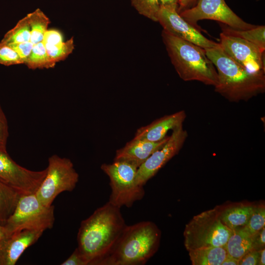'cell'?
Wrapping results in <instances>:
<instances>
[{"label": "cell", "mask_w": 265, "mask_h": 265, "mask_svg": "<svg viewBox=\"0 0 265 265\" xmlns=\"http://www.w3.org/2000/svg\"><path fill=\"white\" fill-rule=\"evenodd\" d=\"M126 226L120 208L109 202L81 221L77 235V248L88 265H100Z\"/></svg>", "instance_id": "6da1fadb"}, {"label": "cell", "mask_w": 265, "mask_h": 265, "mask_svg": "<svg viewBox=\"0 0 265 265\" xmlns=\"http://www.w3.org/2000/svg\"><path fill=\"white\" fill-rule=\"evenodd\" d=\"M217 69L214 90L231 102L247 101L265 91L264 72L247 70L230 57L219 46L205 49Z\"/></svg>", "instance_id": "7a4b0ae2"}, {"label": "cell", "mask_w": 265, "mask_h": 265, "mask_svg": "<svg viewBox=\"0 0 265 265\" xmlns=\"http://www.w3.org/2000/svg\"><path fill=\"white\" fill-rule=\"evenodd\" d=\"M161 232L149 221L127 225L100 265H142L157 252Z\"/></svg>", "instance_id": "3957f363"}, {"label": "cell", "mask_w": 265, "mask_h": 265, "mask_svg": "<svg viewBox=\"0 0 265 265\" xmlns=\"http://www.w3.org/2000/svg\"><path fill=\"white\" fill-rule=\"evenodd\" d=\"M161 36L171 63L181 79L213 86L217 84V71L204 49L164 30Z\"/></svg>", "instance_id": "277c9868"}, {"label": "cell", "mask_w": 265, "mask_h": 265, "mask_svg": "<svg viewBox=\"0 0 265 265\" xmlns=\"http://www.w3.org/2000/svg\"><path fill=\"white\" fill-rule=\"evenodd\" d=\"M232 232L222 221L217 206L194 216L186 225L184 245L187 251L224 246Z\"/></svg>", "instance_id": "5b68a950"}, {"label": "cell", "mask_w": 265, "mask_h": 265, "mask_svg": "<svg viewBox=\"0 0 265 265\" xmlns=\"http://www.w3.org/2000/svg\"><path fill=\"white\" fill-rule=\"evenodd\" d=\"M54 207L46 206L35 193L21 196L16 208L4 225L8 237L24 230L45 231L53 228Z\"/></svg>", "instance_id": "8992f818"}, {"label": "cell", "mask_w": 265, "mask_h": 265, "mask_svg": "<svg viewBox=\"0 0 265 265\" xmlns=\"http://www.w3.org/2000/svg\"><path fill=\"white\" fill-rule=\"evenodd\" d=\"M101 169L110 180L111 192L108 202L111 204L120 208H130L144 196V186L135 181L136 166L125 161L114 160L112 163L102 164Z\"/></svg>", "instance_id": "52a82bcc"}, {"label": "cell", "mask_w": 265, "mask_h": 265, "mask_svg": "<svg viewBox=\"0 0 265 265\" xmlns=\"http://www.w3.org/2000/svg\"><path fill=\"white\" fill-rule=\"evenodd\" d=\"M47 169L46 175L35 194L43 205L50 206L60 193L74 189L79 176L69 159L57 155L49 158Z\"/></svg>", "instance_id": "ba28073f"}, {"label": "cell", "mask_w": 265, "mask_h": 265, "mask_svg": "<svg viewBox=\"0 0 265 265\" xmlns=\"http://www.w3.org/2000/svg\"><path fill=\"white\" fill-rule=\"evenodd\" d=\"M179 14L188 23L199 29L197 22L204 19L216 21L237 29H249L257 26L241 19L224 0H198L193 7Z\"/></svg>", "instance_id": "9c48e42d"}, {"label": "cell", "mask_w": 265, "mask_h": 265, "mask_svg": "<svg viewBox=\"0 0 265 265\" xmlns=\"http://www.w3.org/2000/svg\"><path fill=\"white\" fill-rule=\"evenodd\" d=\"M47 172V168L40 171L26 169L14 161L7 152L0 151V181L21 196L35 193Z\"/></svg>", "instance_id": "30bf717a"}, {"label": "cell", "mask_w": 265, "mask_h": 265, "mask_svg": "<svg viewBox=\"0 0 265 265\" xmlns=\"http://www.w3.org/2000/svg\"><path fill=\"white\" fill-rule=\"evenodd\" d=\"M172 133L160 148L155 151L137 169L135 181L137 184L144 186L146 183L173 157L183 146L187 136L186 131L181 126Z\"/></svg>", "instance_id": "8fae6325"}, {"label": "cell", "mask_w": 265, "mask_h": 265, "mask_svg": "<svg viewBox=\"0 0 265 265\" xmlns=\"http://www.w3.org/2000/svg\"><path fill=\"white\" fill-rule=\"evenodd\" d=\"M177 6L160 5L158 22L163 30L184 40L190 42L204 49L216 48L219 43L205 37L199 28L186 21L177 12Z\"/></svg>", "instance_id": "7c38bea8"}, {"label": "cell", "mask_w": 265, "mask_h": 265, "mask_svg": "<svg viewBox=\"0 0 265 265\" xmlns=\"http://www.w3.org/2000/svg\"><path fill=\"white\" fill-rule=\"evenodd\" d=\"M221 48L233 60L254 72H265V51L254 44L233 36L220 34Z\"/></svg>", "instance_id": "4fadbf2b"}, {"label": "cell", "mask_w": 265, "mask_h": 265, "mask_svg": "<svg viewBox=\"0 0 265 265\" xmlns=\"http://www.w3.org/2000/svg\"><path fill=\"white\" fill-rule=\"evenodd\" d=\"M43 232L24 230L8 237L0 244V265H14L24 252L34 244Z\"/></svg>", "instance_id": "5bb4252c"}, {"label": "cell", "mask_w": 265, "mask_h": 265, "mask_svg": "<svg viewBox=\"0 0 265 265\" xmlns=\"http://www.w3.org/2000/svg\"><path fill=\"white\" fill-rule=\"evenodd\" d=\"M186 116V113L183 110L164 115L138 129L134 138L152 142L161 141L166 136L169 130H173L183 126Z\"/></svg>", "instance_id": "9a60e30c"}, {"label": "cell", "mask_w": 265, "mask_h": 265, "mask_svg": "<svg viewBox=\"0 0 265 265\" xmlns=\"http://www.w3.org/2000/svg\"><path fill=\"white\" fill-rule=\"evenodd\" d=\"M166 136L161 141L152 142L134 138L116 151L114 160L128 162L139 167L156 150L167 141Z\"/></svg>", "instance_id": "2e32d148"}, {"label": "cell", "mask_w": 265, "mask_h": 265, "mask_svg": "<svg viewBox=\"0 0 265 265\" xmlns=\"http://www.w3.org/2000/svg\"><path fill=\"white\" fill-rule=\"evenodd\" d=\"M255 205L238 203L218 206L220 217L231 230L244 227L247 224Z\"/></svg>", "instance_id": "e0dca14e"}, {"label": "cell", "mask_w": 265, "mask_h": 265, "mask_svg": "<svg viewBox=\"0 0 265 265\" xmlns=\"http://www.w3.org/2000/svg\"><path fill=\"white\" fill-rule=\"evenodd\" d=\"M228 255L239 260L253 249V235L244 227L232 230L225 245Z\"/></svg>", "instance_id": "ac0fdd59"}, {"label": "cell", "mask_w": 265, "mask_h": 265, "mask_svg": "<svg viewBox=\"0 0 265 265\" xmlns=\"http://www.w3.org/2000/svg\"><path fill=\"white\" fill-rule=\"evenodd\" d=\"M188 252L192 265H221L228 256L225 245L198 248Z\"/></svg>", "instance_id": "d6986e66"}, {"label": "cell", "mask_w": 265, "mask_h": 265, "mask_svg": "<svg viewBox=\"0 0 265 265\" xmlns=\"http://www.w3.org/2000/svg\"><path fill=\"white\" fill-rule=\"evenodd\" d=\"M21 195L0 181V225L4 226L13 214Z\"/></svg>", "instance_id": "ffe728a7"}, {"label": "cell", "mask_w": 265, "mask_h": 265, "mask_svg": "<svg viewBox=\"0 0 265 265\" xmlns=\"http://www.w3.org/2000/svg\"><path fill=\"white\" fill-rule=\"evenodd\" d=\"M43 43L49 56L55 63L65 59L74 49L73 37L63 42V36H56Z\"/></svg>", "instance_id": "44dd1931"}, {"label": "cell", "mask_w": 265, "mask_h": 265, "mask_svg": "<svg viewBox=\"0 0 265 265\" xmlns=\"http://www.w3.org/2000/svg\"><path fill=\"white\" fill-rule=\"evenodd\" d=\"M222 33L239 37L257 46L263 51L265 50V26H257L249 29H237L221 23Z\"/></svg>", "instance_id": "7402d4cb"}, {"label": "cell", "mask_w": 265, "mask_h": 265, "mask_svg": "<svg viewBox=\"0 0 265 265\" xmlns=\"http://www.w3.org/2000/svg\"><path fill=\"white\" fill-rule=\"evenodd\" d=\"M30 26V41L34 45L42 42L50 23L49 18L39 8L26 15Z\"/></svg>", "instance_id": "603a6c76"}, {"label": "cell", "mask_w": 265, "mask_h": 265, "mask_svg": "<svg viewBox=\"0 0 265 265\" xmlns=\"http://www.w3.org/2000/svg\"><path fill=\"white\" fill-rule=\"evenodd\" d=\"M29 69H49L53 68L56 63L49 56L42 42L33 45L25 63Z\"/></svg>", "instance_id": "cb8c5ba5"}, {"label": "cell", "mask_w": 265, "mask_h": 265, "mask_svg": "<svg viewBox=\"0 0 265 265\" xmlns=\"http://www.w3.org/2000/svg\"><path fill=\"white\" fill-rule=\"evenodd\" d=\"M30 26L27 16L21 19L16 25L7 32L0 43L8 45L30 40Z\"/></svg>", "instance_id": "d4e9b609"}, {"label": "cell", "mask_w": 265, "mask_h": 265, "mask_svg": "<svg viewBox=\"0 0 265 265\" xmlns=\"http://www.w3.org/2000/svg\"><path fill=\"white\" fill-rule=\"evenodd\" d=\"M132 6L141 15L158 22L160 5L158 0H131Z\"/></svg>", "instance_id": "484cf974"}, {"label": "cell", "mask_w": 265, "mask_h": 265, "mask_svg": "<svg viewBox=\"0 0 265 265\" xmlns=\"http://www.w3.org/2000/svg\"><path fill=\"white\" fill-rule=\"evenodd\" d=\"M265 225V207L264 204L255 205L253 212L244 228L251 235L257 233Z\"/></svg>", "instance_id": "4316f807"}, {"label": "cell", "mask_w": 265, "mask_h": 265, "mask_svg": "<svg viewBox=\"0 0 265 265\" xmlns=\"http://www.w3.org/2000/svg\"><path fill=\"white\" fill-rule=\"evenodd\" d=\"M0 64L11 66L24 64V61L13 49L0 43Z\"/></svg>", "instance_id": "83f0119b"}, {"label": "cell", "mask_w": 265, "mask_h": 265, "mask_svg": "<svg viewBox=\"0 0 265 265\" xmlns=\"http://www.w3.org/2000/svg\"><path fill=\"white\" fill-rule=\"evenodd\" d=\"M8 136L7 120L0 104V151L7 152V142Z\"/></svg>", "instance_id": "f1b7e54d"}, {"label": "cell", "mask_w": 265, "mask_h": 265, "mask_svg": "<svg viewBox=\"0 0 265 265\" xmlns=\"http://www.w3.org/2000/svg\"><path fill=\"white\" fill-rule=\"evenodd\" d=\"M13 49L24 60V63L29 55L33 44L30 41L6 45Z\"/></svg>", "instance_id": "f546056e"}, {"label": "cell", "mask_w": 265, "mask_h": 265, "mask_svg": "<svg viewBox=\"0 0 265 265\" xmlns=\"http://www.w3.org/2000/svg\"><path fill=\"white\" fill-rule=\"evenodd\" d=\"M61 265H88V263L77 247Z\"/></svg>", "instance_id": "4dcf8cb0"}, {"label": "cell", "mask_w": 265, "mask_h": 265, "mask_svg": "<svg viewBox=\"0 0 265 265\" xmlns=\"http://www.w3.org/2000/svg\"><path fill=\"white\" fill-rule=\"evenodd\" d=\"M259 251L252 250L239 260V265H258Z\"/></svg>", "instance_id": "1f68e13d"}, {"label": "cell", "mask_w": 265, "mask_h": 265, "mask_svg": "<svg viewBox=\"0 0 265 265\" xmlns=\"http://www.w3.org/2000/svg\"><path fill=\"white\" fill-rule=\"evenodd\" d=\"M265 245V228L264 227L253 235V249L259 251L264 248Z\"/></svg>", "instance_id": "d6a6232c"}, {"label": "cell", "mask_w": 265, "mask_h": 265, "mask_svg": "<svg viewBox=\"0 0 265 265\" xmlns=\"http://www.w3.org/2000/svg\"><path fill=\"white\" fill-rule=\"evenodd\" d=\"M198 0H179L177 12H181L193 7Z\"/></svg>", "instance_id": "836d02e7"}, {"label": "cell", "mask_w": 265, "mask_h": 265, "mask_svg": "<svg viewBox=\"0 0 265 265\" xmlns=\"http://www.w3.org/2000/svg\"><path fill=\"white\" fill-rule=\"evenodd\" d=\"M159 5L178 7L179 0H158Z\"/></svg>", "instance_id": "e575fe53"}, {"label": "cell", "mask_w": 265, "mask_h": 265, "mask_svg": "<svg viewBox=\"0 0 265 265\" xmlns=\"http://www.w3.org/2000/svg\"><path fill=\"white\" fill-rule=\"evenodd\" d=\"M221 265H239V260L228 255Z\"/></svg>", "instance_id": "d590c367"}, {"label": "cell", "mask_w": 265, "mask_h": 265, "mask_svg": "<svg viewBox=\"0 0 265 265\" xmlns=\"http://www.w3.org/2000/svg\"><path fill=\"white\" fill-rule=\"evenodd\" d=\"M265 248L259 250L258 265H265Z\"/></svg>", "instance_id": "8d00e7d4"}, {"label": "cell", "mask_w": 265, "mask_h": 265, "mask_svg": "<svg viewBox=\"0 0 265 265\" xmlns=\"http://www.w3.org/2000/svg\"><path fill=\"white\" fill-rule=\"evenodd\" d=\"M8 237L4 226L0 225V244Z\"/></svg>", "instance_id": "74e56055"}]
</instances>
